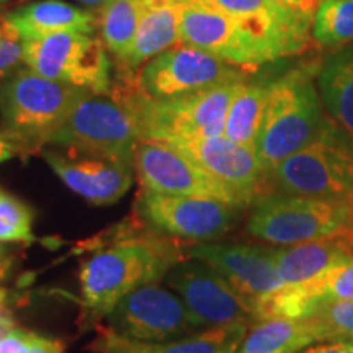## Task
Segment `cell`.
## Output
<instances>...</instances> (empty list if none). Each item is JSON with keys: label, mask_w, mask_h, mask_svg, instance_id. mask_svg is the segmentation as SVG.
Here are the masks:
<instances>
[{"label": "cell", "mask_w": 353, "mask_h": 353, "mask_svg": "<svg viewBox=\"0 0 353 353\" xmlns=\"http://www.w3.org/2000/svg\"><path fill=\"white\" fill-rule=\"evenodd\" d=\"M187 259L183 250L161 239H121L92 254L81 265L85 325H97L126 294L157 283L172 265Z\"/></svg>", "instance_id": "obj_1"}, {"label": "cell", "mask_w": 353, "mask_h": 353, "mask_svg": "<svg viewBox=\"0 0 353 353\" xmlns=\"http://www.w3.org/2000/svg\"><path fill=\"white\" fill-rule=\"evenodd\" d=\"M88 92L92 90L52 81L30 68L13 70L0 83V132L21 156L38 152L51 144Z\"/></svg>", "instance_id": "obj_2"}, {"label": "cell", "mask_w": 353, "mask_h": 353, "mask_svg": "<svg viewBox=\"0 0 353 353\" xmlns=\"http://www.w3.org/2000/svg\"><path fill=\"white\" fill-rule=\"evenodd\" d=\"M321 101L306 69L291 70L270 83L255 143L265 175L327 130Z\"/></svg>", "instance_id": "obj_3"}, {"label": "cell", "mask_w": 353, "mask_h": 353, "mask_svg": "<svg viewBox=\"0 0 353 353\" xmlns=\"http://www.w3.org/2000/svg\"><path fill=\"white\" fill-rule=\"evenodd\" d=\"M247 231L276 245L335 236L353 237V201L267 193L254 201Z\"/></svg>", "instance_id": "obj_4"}, {"label": "cell", "mask_w": 353, "mask_h": 353, "mask_svg": "<svg viewBox=\"0 0 353 353\" xmlns=\"http://www.w3.org/2000/svg\"><path fill=\"white\" fill-rule=\"evenodd\" d=\"M272 193L353 201V148L327 126L319 138L267 174Z\"/></svg>", "instance_id": "obj_5"}, {"label": "cell", "mask_w": 353, "mask_h": 353, "mask_svg": "<svg viewBox=\"0 0 353 353\" xmlns=\"http://www.w3.org/2000/svg\"><path fill=\"white\" fill-rule=\"evenodd\" d=\"M141 141L132 114L107 94L88 92L56 132L51 144L132 165Z\"/></svg>", "instance_id": "obj_6"}, {"label": "cell", "mask_w": 353, "mask_h": 353, "mask_svg": "<svg viewBox=\"0 0 353 353\" xmlns=\"http://www.w3.org/2000/svg\"><path fill=\"white\" fill-rule=\"evenodd\" d=\"M23 63L44 77L97 94L112 87L107 48L90 33L68 30L23 39Z\"/></svg>", "instance_id": "obj_7"}, {"label": "cell", "mask_w": 353, "mask_h": 353, "mask_svg": "<svg viewBox=\"0 0 353 353\" xmlns=\"http://www.w3.org/2000/svg\"><path fill=\"white\" fill-rule=\"evenodd\" d=\"M249 72L198 48L175 44L145 63L138 70V81L152 99H172L221 83L245 81Z\"/></svg>", "instance_id": "obj_8"}, {"label": "cell", "mask_w": 353, "mask_h": 353, "mask_svg": "<svg viewBox=\"0 0 353 353\" xmlns=\"http://www.w3.org/2000/svg\"><path fill=\"white\" fill-rule=\"evenodd\" d=\"M228 15L268 59L298 54L307 46L312 19L275 0H192Z\"/></svg>", "instance_id": "obj_9"}, {"label": "cell", "mask_w": 353, "mask_h": 353, "mask_svg": "<svg viewBox=\"0 0 353 353\" xmlns=\"http://www.w3.org/2000/svg\"><path fill=\"white\" fill-rule=\"evenodd\" d=\"M136 210L156 231L188 241H213L231 231L239 208L218 198L165 195L141 188Z\"/></svg>", "instance_id": "obj_10"}, {"label": "cell", "mask_w": 353, "mask_h": 353, "mask_svg": "<svg viewBox=\"0 0 353 353\" xmlns=\"http://www.w3.org/2000/svg\"><path fill=\"white\" fill-rule=\"evenodd\" d=\"M165 281L193 316L200 329L254 322L250 307L211 265L183 259L172 265Z\"/></svg>", "instance_id": "obj_11"}, {"label": "cell", "mask_w": 353, "mask_h": 353, "mask_svg": "<svg viewBox=\"0 0 353 353\" xmlns=\"http://www.w3.org/2000/svg\"><path fill=\"white\" fill-rule=\"evenodd\" d=\"M206 170L231 193L239 208L267 195V175L254 148L237 144L226 136L176 138L164 141Z\"/></svg>", "instance_id": "obj_12"}, {"label": "cell", "mask_w": 353, "mask_h": 353, "mask_svg": "<svg viewBox=\"0 0 353 353\" xmlns=\"http://www.w3.org/2000/svg\"><path fill=\"white\" fill-rule=\"evenodd\" d=\"M107 317L113 330L145 342L174 341L200 329L179 294L157 283L131 291Z\"/></svg>", "instance_id": "obj_13"}, {"label": "cell", "mask_w": 353, "mask_h": 353, "mask_svg": "<svg viewBox=\"0 0 353 353\" xmlns=\"http://www.w3.org/2000/svg\"><path fill=\"white\" fill-rule=\"evenodd\" d=\"M132 165L141 188L165 195L218 198L237 206L218 180L164 141H139Z\"/></svg>", "instance_id": "obj_14"}, {"label": "cell", "mask_w": 353, "mask_h": 353, "mask_svg": "<svg viewBox=\"0 0 353 353\" xmlns=\"http://www.w3.org/2000/svg\"><path fill=\"white\" fill-rule=\"evenodd\" d=\"M185 257L206 262L247 303L254 316L260 299L285 286L278 273L272 247L245 244H196L183 250Z\"/></svg>", "instance_id": "obj_15"}, {"label": "cell", "mask_w": 353, "mask_h": 353, "mask_svg": "<svg viewBox=\"0 0 353 353\" xmlns=\"http://www.w3.org/2000/svg\"><path fill=\"white\" fill-rule=\"evenodd\" d=\"M44 161L68 187L97 206L113 205L125 196L134 179V165L65 148L43 151Z\"/></svg>", "instance_id": "obj_16"}, {"label": "cell", "mask_w": 353, "mask_h": 353, "mask_svg": "<svg viewBox=\"0 0 353 353\" xmlns=\"http://www.w3.org/2000/svg\"><path fill=\"white\" fill-rule=\"evenodd\" d=\"M180 44L198 48L249 70L270 63L267 54L228 15L200 3L182 7Z\"/></svg>", "instance_id": "obj_17"}, {"label": "cell", "mask_w": 353, "mask_h": 353, "mask_svg": "<svg viewBox=\"0 0 353 353\" xmlns=\"http://www.w3.org/2000/svg\"><path fill=\"white\" fill-rule=\"evenodd\" d=\"M343 299H353V260L314 280L273 291L254 306V322L270 317H309L322 304Z\"/></svg>", "instance_id": "obj_18"}, {"label": "cell", "mask_w": 353, "mask_h": 353, "mask_svg": "<svg viewBox=\"0 0 353 353\" xmlns=\"http://www.w3.org/2000/svg\"><path fill=\"white\" fill-rule=\"evenodd\" d=\"M95 339L87 345L92 353H236L249 324L219 325L165 342H145L126 337L112 327L95 325Z\"/></svg>", "instance_id": "obj_19"}, {"label": "cell", "mask_w": 353, "mask_h": 353, "mask_svg": "<svg viewBox=\"0 0 353 353\" xmlns=\"http://www.w3.org/2000/svg\"><path fill=\"white\" fill-rule=\"evenodd\" d=\"M278 273L285 285L314 280L322 273L353 260V237L335 236L327 239L272 247Z\"/></svg>", "instance_id": "obj_20"}, {"label": "cell", "mask_w": 353, "mask_h": 353, "mask_svg": "<svg viewBox=\"0 0 353 353\" xmlns=\"http://www.w3.org/2000/svg\"><path fill=\"white\" fill-rule=\"evenodd\" d=\"M325 342L316 317H270L255 322L236 353H298Z\"/></svg>", "instance_id": "obj_21"}, {"label": "cell", "mask_w": 353, "mask_h": 353, "mask_svg": "<svg viewBox=\"0 0 353 353\" xmlns=\"http://www.w3.org/2000/svg\"><path fill=\"white\" fill-rule=\"evenodd\" d=\"M7 19L19 30L23 39L46 37L56 32L92 33L97 26V17L61 0H43L17 8L7 13Z\"/></svg>", "instance_id": "obj_22"}, {"label": "cell", "mask_w": 353, "mask_h": 353, "mask_svg": "<svg viewBox=\"0 0 353 353\" xmlns=\"http://www.w3.org/2000/svg\"><path fill=\"white\" fill-rule=\"evenodd\" d=\"M182 7L144 10L130 52L117 64L118 72H138L145 63L180 43Z\"/></svg>", "instance_id": "obj_23"}, {"label": "cell", "mask_w": 353, "mask_h": 353, "mask_svg": "<svg viewBox=\"0 0 353 353\" xmlns=\"http://www.w3.org/2000/svg\"><path fill=\"white\" fill-rule=\"evenodd\" d=\"M321 100L353 143V48L335 52L317 72Z\"/></svg>", "instance_id": "obj_24"}, {"label": "cell", "mask_w": 353, "mask_h": 353, "mask_svg": "<svg viewBox=\"0 0 353 353\" xmlns=\"http://www.w3.org/2000/svg\"><path fill=\"white\" fill-rule=\"evenodd\" d=\"M270 83L242 82L229 105L224 134L234 143L254 148L262 125Z\"/></svg>", "instance_id": "obj_25"}, {"label": "cell", "mask_w": 353, "mask_h": 353, "mask_svg": "<svg viewBox=\"0 0 353 353\" xmlns=\"http://www.w3.org/2000/svg\"><path fill=\"white\" fill-rule=\"evenodd\" d=\"M143 13L144 8L139 0H112L100 7L97 26L100 39L114 57V64L121 63L130 52Z\"/></svg>", "instance_id": "obj_26"}, {"label": "cell", "mask_w": 353, "mask_h": 353, "mask_svg": "<svg viewBox=\"0 0 353 353\" xmlns=\"http://www.w3.org/2000/svg\"><path fill=\"white\" fill-rule=\"evenodd\" d=\"M312 37L325 48L353 43V0H322L312 17Z\"/></svg>", "instance_id": "obj_27"}, {"label": "cell", "mask_w": 353, "mask_h": 353, "mask_svg": "<svg viewBox=\"0 0 353 353\" xmlns=\"http://www.w3.org/2000/svg\"><path fill=\"white\" fill-rule=\"evenodd\" d=\"M33 210L25 201L0 190V242L33 244Z\"/></svg>", "instance_id": "obj_28"}, {"label": "cell", "mask_w": 353, "mask_h": 353, "mask_svg": "<svg viewBox=\"0 0 353 353\" xmlns=\"http://www.w3.org/2000/svg\"><path fill=\"white\" fill-rule=\"evenodd\" d=\"M309 317L321 322L327 341L353 342V299L322 304Z\"/></svg>", "instance_id": "obj_29"}, {"label": "cell", "mask_w": 353, "mask_h": 353, "mask_svg": "<svg viewBox=\"0 0 353 353\" xmlns=\"http://www.w3.org/2000/svg\"><path fill=\"white\" fill-rule=\"evenodd\" d=\"M23 61V38L6 15L0 17V77L19 69Z\"/></svg>", "instance_id": "obj_30"}, {"label": "cell", "mask_w": 353, "mask_h": 353, "mask_svg": "<svg viewBox=\"0 0 353 353\" xmlns=\"http://www.w3.org/2000/svg\"><path fill=\"white\" fill-rule=\"evenodd\" d=\"M32 330L12 327L0 337V353H32Z\"/></svg>", "instance_id": "obj_31"}, {"label": "cell", "mask_w": 353, "mask_h": 353, "mask_svg": "<svg viewBox=\"0 0 353 353\" xmlns=\"http://www.w3.org/2000/svg\"><path fill=\"white\" fill-rule=\"evenodd\" d=\"M298 353H353V342L350 341H327L304 348Z\"/></svg>", "instance_id": "obj_32"}, {"label": "cell", "mask_w": 353, "mask_h": 353, "mask_svg": "<svg viewBox=\"0 0 353 353\" xmlns=\"http://www.w3.org/2000/svg\"><path fill=\"white\" fill-rule=\"evenodd\" d=\"M32 353H64V343L56 339L32 334Z\"/></svg>", "instance_id": "obj_33"}, {"label": "cell", "mask_w": 353, "mask_h": 353, "mask_svg": "<svg viewBox=\"0 0 353 353\" xmlns=\"http://www.w3.org/2000/svg\"><path fill=\"white\" fill-rule=\"evenodd\" d=\"M144 10L162 7H183L187 3H192V0H139Z\"/></svg>", "instance_id": "obj_34"}, {"label": "cell", "mask_w": 353, "mask_h": 353, "mask_svg": "<svg viewBox=\"0 0 353 353\" xmlns=\"http://www.w3.org/2000/svg\"><path fill=\"white\" fill-rule=\"evenodd\" d=\"M19 148H17L6 134L0 132V162H6L8 159L19 156Z\"/></svg>", "instance_id": "obj_35"}, {"label": "cell", "mask_w": 353, "mask_h": 353, "mask_svg": "<svg viewBox=\"0 0 353 353\" xmlns=\"http://www.w3.org/2000/svg\"><path fill=\"white\" fill-rule=\"evenodd\" d=\"M13 267V257L3 245H0V283L6 281Z\"/></svg>", "instance_id": "obj_36"}, {"label": "cell", "mask_w": 353, "mask_h": 353, "mask_svg": "<svg viewBox=\"0 0 353 353\" xmlns=\"http://www.w3.org/2000/svg\"><path fill=\"white\" fill-rule=\"evenodd\" d=\"M7 317H10L7 311V291L0 288V321L7 319Z\"/></svg>", "instance_id": "obj_37"}, {"label": "cell", "mask_w": 353, "mask_h": 353, "mask_svg": "<svg viewBox=\"0 0 353 353\" xmlns=\"http://www.w3.org/2000/svg\"><path fill=\"white\" fill-rule=\"evenodd\" d=\"M321 2L322 0H303V3H304V12L307 13L309 17H314V13H316V10H317V7L321 6Z\"/></svg>", "instance_id": "obj_38"}, {"label": "cell", "mask_w": 353, "mask_h": 353, "mask_svg": "<svg viewBox=\"0 0 353 353\" xmlns=\"http://www.w3.org/2000/svg\"><path fill=\"white\" fill-rule=\"evenodd\" d=\"M275 2L281 3V6H285V7L294 8V10H301L303 13H306V12H304L303 0H275ZM306 15H307V13H306Z\"/></svg>", "instance_id": "obj_39"}, {"label": "cell", "mask_w": 353, "mask_h": 353, "mask_svg": "<svg viewBox=\"0 0 353 353\" xmlns=\"http://www.w3.org/2000/svg\"><path fill=\"white\" fill-rule=\"evenodd\" d=\"M81 2L87 3V6H94V7H103V6H107L108 2H112V0H81Z\"/></svg>", "instance_id": "obj_40"}, {"label": "cell", "mask_w": 353, "mask_h": 353, "mask_svg": "<svg viewBox=\"0 0 353 353\" xmlns=\"http://www.w3.org/2000/svg\"><path fill=\"white\" fill-rule=\"evenodd\" d=\"M8 2H12V0H0V7L6 6V3H8Z\"/></svg>", "instance_id": "obj_41"}]
</instances>
